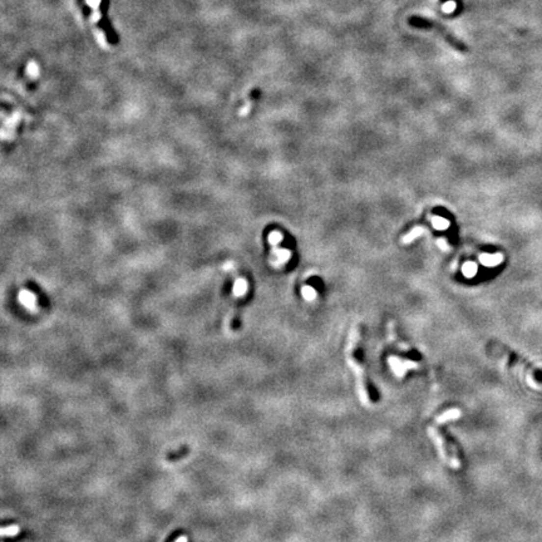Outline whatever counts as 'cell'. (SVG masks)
Segmentation results:
<instances>
[{"instance_id":"obj_8","label":"cell","mask_w":542,"mask_h":542,"mask_svg":"<svg viewBox=\"0 0 542 542\" xmlns=\"http://www.w3.org/2000/svg\"><path fill=\"white\" fill-rule=\"evenodd\" d=\"M246 281L245 280H241V279H238L237 281L235 283V286H233V291H235V295L240 296V295H244L245 291H246Z\"/></svg>"},{"instance_id":"obj_9","label":"cell","mask_w":542,"mask_h":542,"mask_svg":"<svg viewBox=\"0 0 542 542\" xmlns=\"http://www.w3.org/2000/svg\"><path fill=\"white\" fill-rule=\"evenodd\" d=\"M422 232H423V230H422V229H415V230H414V232H413V233H411V235H409V236H407V237H406V238H404V240H406V241H404V242H409V240H411V238H412V240H413V238H414V237H415V236L420 235V233H422Z\"/></svg>"},{"instance_id":"obj_4","label":"cell","mask_w":542,"mask_h":542,"mask_svg":"<svg viewBox=\"0 0 542 542\" xmlns=\"http://www.w3.org/2000/svg\"><path fill=\"white\" fill-rule=\"evenodd\" d=\"M389 364H390V368L393 369L394 374L399 378L404 377L409 369L418 368L417 363H413V361H400L398 358H389Z\"/></svg>"},{"instance_id":"obj_10","label":"cell","mask_w":542,"mask_h":542,"mask_svg":"<svg viewBox=\"0 0 542 542\" xmlns=\"http://www.w3.org/2000/svg\"><path fill=\"white\" fill-rule=\"evenodd\" d=\"M188 539L186 536H181L176 540V542H187Z\"/></svg>"},{"instance_id":"obj_2","label":"cell","mask_w":542,"mask_h":542,"mask_svg":"<svg viewBox=\"0 0 542 542\" xmlns=\"http://www.w3.org/2000/svg\"><path fill=\"white\" fill-rule=\"evenodd\" d=\"M409 26H414L417 29H423L427 31H433L437 35H439L440 38L444 39V42H447L451 47H453L454 49H457L460 52H467L468 48L465 46V43L461 39H458L454 34H452L451 31L446 28L444 26H442L440 23L436 22V20L427 19L423 17H417V15H413V17H409L408 19Z\"/></svg>"},{"instance_id":"obj_3","label":"cell","mask_w":542,"mask_h":542,"mask_svg":"<svg viewBox=\"0 0 542 542\" xmlns=\"http://www.w3.org/2000/svg\"><path fill=\"white\" fill-rule=\"evenodd\" d=\"M428 436L433 440L435 446L437 447L438 453H439L440 458L444 461V463H447L452 468H460L462 465V462H461V458L457 453V449L454 448L451 442H448V439L444 437L442 432L436 426H429Z\"/></svg>"},{"instance_id":"obj_5","label":"cell","mask_w":542,"mask_h":542,"mask_svg":"<svg viewBox=\"0 0 542 542\" xmlns=\"http://www.w3.org/2000/svg\"><path fill=\"white\" fill-rule=\"evenodd\" d=\"M461 415H462V412H461L458 408L448 409V411L444 412L443 414L438 415V417L436 418V424L439 426V424L446 423V422H449V420L457 419V418H460Z\"/></svg>"},{"instance_id":"obj_6","label":"cell","mask_w":542,"mask_h":542,"mask_svg":"<svg viewBox=\"0 0 542 542\" xmlns=\"http://www.w3.org/2000/svg\"><path fill=\"white\" fill-rule=\"evenodd\" d=\"M19 300L20 303H22L26 308H28V309H34L35 308V296L33 295L31 292L26 291V290L20 292Z\"/></svg>"},{"instance_id":"obj_1","label":"cell","mask_w":542,"mask_h":542,"mask_svg":"<svg viewBox=\"0 0 542 542\" xmlns=\"http://www.w3.org/2000/svg\"><path fill=\"white\" fill-rule=\"evenodd\" d=\"M359 339H361L359 329H358L357 327L353 328L349 336V343H348V346H346V361H348V364H349V366L352 368L353 372H354L355 379H357V389H358L359 398H361V400L363 402V404H365V406H372V404L374 403V398H373V395H374L375 393L370 389L363 365H361V364L359 363V361L355 358V349H357Z\"/></svg>"},{"instance_id":"obj_7","label":"cell","mask_w":542,"mask_h":542,"mask_svg":"<svg viewBox=\"0 0 542 542\" xmlns=\"http://www.w3.org/2000/svg\"><path fill=\"white\" fill-rule=\"evenodd\" d=\"M19 532H20V527L18 525L6 526V527H3L1 528V531H0V534H1V536L3 537H14L17 536Z\"/></svg>"}]
</instances>
